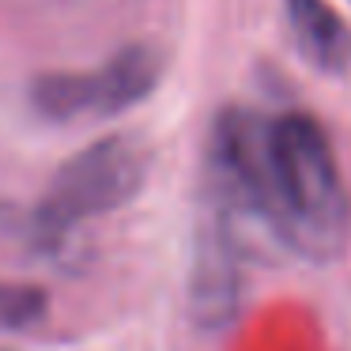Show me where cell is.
<instances>
[{
    "label": "cell",
    "instance_id": "cell-1",
    "mask_svg": "<svg viewBox=\"0 0 351 351\" xmlns=\"http://www.w3.org/2000/svg\"><path fill=\"white\" fill-rule=\"evenodd\" d=\"M219 204L250 215L276 242L332 261L351 238V197L325 129L310 114L227 110L212 132Z\"/></svg>",
    "mask_w": 351,
    "mask_h": 351
},
{
    "label": "cell",
    "instance_id": "cell-3",
    "mask_svg": "<svg viewBox=\"0 0 351 351\" xmlns=\"http://www.w3.org/2000/svg\"><path fill=\"white\" fill-rule=\"evenodd\" d=\"M162 61L152 46H125L95 72H53L31 84V102L49 121L114 117L136 106L159 84Z\"/></svg>",
    "mask_w": 351,
    "mask_h": 351
},
{
    "label": "cell",
    "instance_id": "cell-2",
    "mask_svg": "<svg viewBox=\"0 0 351 351\" xmlns=\"http://www.w3.org/2000/svg\"><path fill=\"white\" fill-rule=\"evenodd\" d=\"M147 174V155L132 136H106L72 155L57 170L46 200L34 208V234L42 245H61L91 215L129 204Z\"/></svg>",
    "mask_w": 351,
    "mask_h": 351
},
{
    "label": "cell",
    "instance_id": "cell-4",
    "mask_svg": "<svg viewBox=\"0 0 351 351\" xmlns=\"http://www.w3.org/2000/svg\"><path fill=\"white\" fill-rule=\"evenodd\" d=\"M287 4L291 31L298 38L306 61H313L321 72H351V31L328 0H283Z\"/></svg>",
    "mask_w": 351,
    "mask_h": 351
},
{
    "label": "cell",
    "instance_id": "cell-5",
    "mask_svg": "<svg viewBox=\"0 0 351 351\" xmlns=\"http://www.w3.org/2000/svg\"><path fill=\"white\" fill-rule=\"evenodd\" d=\"M46 313V295L38 287H0V325L23 328Z\"/></svg>",
    "mask_w": 351,
    "mask_h": 351
}]
</instances>
